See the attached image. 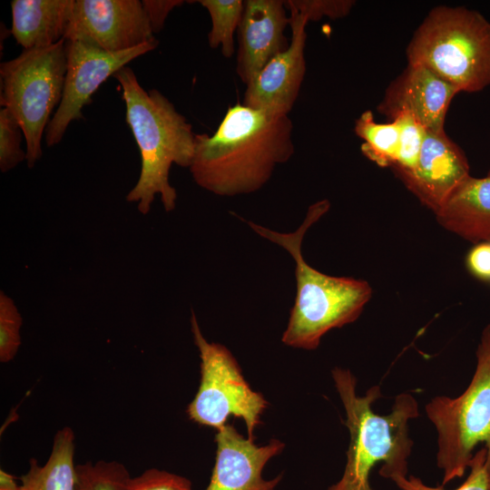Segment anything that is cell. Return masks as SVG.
<instances>
[{
	"label": "cell",
	"mask_w": 490,
	"mask_h": 490,
	"mask_svg": "<svg viewBox=\"0 0 490 490\" xmlns=\"http://www.w3.org/2000/svg\"><path fill=\"white\" fill-rule=\"evenodd\" d=\"M354 131L363 140L362 153L381 167L394 165L400 145L401 128L397 119L380 123L371 111L364 112L355 122Z\"/></svg>",
	"instance_id": "obj_19"
},
{
	"label": "cell",
	"mask_w": 490,
	"mask_h": 490,
	"mask_svg": "<svg viewBox=\"0 0 490 490\" xmlns=\"http://www.w3.org/2000/svg\"><path fill=\"white\" fill-rule=\"evenodd\" d=\"M158 41L122 51L108 52L86 40H66L67 68L61 103L45 130L47 146L63 139L73 121L83 118V108L109 77L132 60L155 49Z\"/></svg>",
	"instance_id": "obj_9"
},
{
	"label": "cell",
	"mask_w": 490,
	"mask_h": 490,
	"mask_svg": "<svg viewBox=\"0 0 490 490\" xmlns=\"http://www.w3.org/2000/svg\"><path fill=\"white\" fill-rule=\"evenodd\" d=\"M22 316L11 297L0 291V361L8 363L16 356L20 345Z\"/></svg>",
	"instance_id": "obj_23"
},
{
	"label": "cell",
	"mask_w": 490,
	"mask_h": 490,
	"mask_svg": "<svg viewBox=\"0 0 490 490\" xmlns=\"http://www.w3.org/2000/svg\"><path fill=\"white\" fill-rule=\"evenodd\" d=\"M308 22L290 13L289 46L274 56L246 86L243 105L271 114L289 115L298 98L305 72Z\"/></svg>",
	"instance_id": "obj_11"
},
{
	"label": "cell",
	"mask_w": 490,
	"mask_h": 490,
	"mask_svg": "<svg viewBox=\"0 0 490 490\" xmlns=\"http://www.w3.org/2000/svg\"><path fill=\"white\" fill-rule=\"evenodd\" d=\"M66 68L65 39L44 48L24 49L17 57L1 63L0 103L23 129L29 168L42 157V137L61 103Z\"/></svg>",
	"instance_id": "obj_7"
},
{
	"label": "cell",
	"mask_w": 490,
	"mask_h": 490,
	"mask_svg": "<svg viewBox=\"0 0 490 490\" xmlns=\"http://www.w3.org/2000/svg\"><path fill=\"white\" fill-rule=\"evenodd\" d=\"M336 389L346 411L350 441L341 478L328 490H373L369 476L381 464L379 475L395 481L407 476L413 441L408 423L418 416V404L409 393L396 397L391 411L378 415L372 409L381 397L380 387H371L365 396L357 395V378L348 369L331 371Z\"/></svg>",
	"instance_id": "obj_4"
},
{
	"label": "cell",
	"mask_w": 490,
	"mask_h": 490,
	"mask_svg": "<svg viewBox=\"0 0 490 490\" xmlns=\"http://www.w3.org/2000/svg\"><path fill=\"white\" fill-rule=\"evenodd\" d=\"M281 0H246L238 28L236 73L247 86L264 66L289 46L284 30L289 24Z\"/></svg>",
	"instance_id": "obj_14"
},
{
	"label": "cell",
	"mask_w": 490,
	"mask_h": 490,
	"mask_svg": "<svg viewBox=\"0 0 490 490\" xmlns=\"http://www.w3.org/2000/svg\"><path fill=\"white\" fill-rule=\"evenodd\" d=\"M289 115L236 103L212 135H195L190 172L202 189L219 196L253 193L295 152Z\"/></svg>",
	"instance_id": "obj_1"
},
{
	"label": "cell",
	"mask_w": 490,
	"mask_h": 490,
	"mask_svg": "<svg viewBox=\"0 0 490 490\" xmlns=\"http://www.w3.org/2000/svg\"><path fill=\"white\" fill-rule=\"evenodd\" d=\"M468 468L470 471L467 477L454 490H490V474L486 466V450L484 446L475 452ZM394 483L400 490H445L442 485L437 487L427 485L414 475L399 477Z\"/></svg>",
	"instance_id": "obj_24"
},
{
	"label": "cell",
	"mask_w": 490,
	"mask_h": 490,
	"mask_svg": "<svg viewBox=\"0 0 490 490\" xmlns=\"http://www.w3.org/2000/svg\"><path fill=\"white\" fill-rule=\"evenodd\" d=\"M210 14L211 29L208 34L211 48L220 46L223 56L230 58L234 54V33L239 28L243 8L242 0H199Z\"/></svg>",
	"instance_id": "obj_20"
},
{
	"label": "cell",
	"mask_w": 490,
	"mask_h": 490,
	"mask_svg": "<svg viewBox=\"0 0 490 490\" xmlns=\"http://www.w3.org/2000/svg\"><path fill=\"white\" fill-rule=\"evenodd\" d=\"M489 489H490V478H489Z\"/></svg>",
	"instance_id": "obj_31"
},
{
	"label": "cell",
	"mask_w": 490,
	"mask_h": 490,
	"mask_svg": "<svg viewBox=\"0 0 490 490\" xmlns=\"http://www.w3.org/2000/svg\"><path fill=\"white\" fill-rule=\"evenodd\" d=\"M394 119L400 123L401 134L397 157L392 169L402 181L417 163L426 130L408 114H400Z\"/></svg>",
	"instance_id": "obj_22"
},
{
	"label": "cell",
	"mask_w": 490,
	"mask_h": 490,
	"mask_svg": "<svg viewBox=\"0 0 490 490\" xmlns=\"http://www.w3.org/2000/svg\"><path fill=\"white\" fill-rule=\"evenodd\" d=\"M23 129L6 108L0 110V170L7 172L23 161H26V152L21 148Z\"/></svg>",
	"instance_id": "obj_25"
},
{
	"label": "cell",
	"mask_w": 490,
	"mask_h": 490,
	"mask_svg": "<svg viewBox=\"0 0 490 490\" xmlns=\"http://www.w3.org/2000/svg\"><path fill=\"white\" fill-rule=\"evenodd\" d=\"M184 3L185 1L182 0H142V5L152 33L158 34L163 28L165 20L172 10Z\"/></svg>",
	"instance_id": "obj_29"
},
{
	"label": "cell",
	"mask_w": 490,
	"mask_h": 490,
	"mask_svg": "<svg viewBox=\"0 0 490 490\" xmlns=\"http://www.w3.org/2000/svg\"><path fill=\"white\" fill-rule=\"evenodd\" d=\"M475 357L474 375L462 394L436 396L425 406L437 433L442 486L464 475L479 444L486 450L490 474V324L482 331Z\"/></svg>",
	"instance_id": "obj_6"
},
{
	"label": "cell",
	"mask_w": 490,
	"mask_h": 490,
	"mask_svg": "<svg viewBox=\"0 0 490 490\" xmlns=\"http://www.w3.org/2000/svg\"><path fill=\"white\" fill-rule=\"evenodd\" d=\"M126 108V123L141 155V172L136 184L126 195L145 215L159 194L166 211L175 209L177 192L169 181L172 164L190 168L195 152V135L187 119L156 89L139 83L128 66L113 74Z\"/></svg>",
	"instance_id": "obj_2"
},
{
	"label": "cell",
	"mask_w": 490,
	"mask_h": 490,
	"mask_svg": "<svg viewBox=\"0 0 490 490\" xmlns=\"http://www.w3.org/2000/svg\"><path fill=\"white\" fill-rule=\"evenodd\" d=\"M407 57L459 93L480 92L490 85V23L475 10L437 6L414 33Z\"/></svg>",
	"instance_id": "obj_5"
},
{
	"label": "cell",
	"mask_w": 490,
	"mask_h": 490,
	"mask_svg": "<svg viewBox=\"0 0 490 490\" xmlns=\"http://www.w3.org/2000/svg\"><path fill=\"white\" fill-rule=\"evenodd\" d=\"M466 266L476 279L490 281V241L475 244L466 254Z\"/></svg>",
	"instance_id": "obj_28"
},
{
	"label": "cell",
	"mask_w": 490,
	"mask_h": 490,
	"mask_svg": "<svg viewBox=\"0 0 490 490\" xmlns=\"http://www.w3.org/2000/svg\"><path fill=\"white\" fill-rule=\"evenodd\" d=\"M74 0H13L11 34L24 49L44 48L65 39Z\"/></svg>",
	"instance_id": "obj_17"
},
{
	"label": "cell",
	"mask_w": 490,
	"mask_h": 490,
	"mask_svg": "<svg viewBox=\"0 0 490 490\" xmlns=\"http://www.w3.org/2000/svg\"><path fill=\"white\" fill-rule=\"evenodd\" d=\"M458 93L428 68L408 64L389 84L377 110L390 120L408 114L426 131L442 132L449 105Z\"/></svg>",
	"instance_id": "obj_12"
},
{
	"label": "cell",
	"mask_w": 490,
	"mask_h": 490,
	"mask_svg": "<svg viewBox=\"0 0 490 490\" xmlns=\"http://www.w3.org/2000/svg\"><path fill=\"white\" fill-rule=\"evenodd\" d=\"M285 6L307 22L318 21L326 16L338 19L347 16L355 5L352 0H288Z\"/></svg>",
	"instance_id": "obj_26"
},
{
	"label": "cell",
	"mask_w": 490,
	"mask_h": 490,
	"mask_svg": "<svg viewBox=\"0 0 490 490\" xmlns=\"http://www.w3.org/2000/svg\"><path fill=\"white\" fill-rule=\"evenodd\" d=\"M191 328L201 359V380L187 407L190 419L219 430L229 416L239 417L246 425L247 437L253 440L254 431L268 407L267 400L250 387L231 352L205 338L193 310Z\"/></svg>",
	"instance_id": "obj_8"
},
{
	"label": "cell",
	"mask_w": 490,
	"mask_h": 490,
	"mask_svg": "<svg viewBox=\"0 0 490 490\" xmlns=\"http://www.w3.org/2000/svg\"><path fill=\"white\" fill-rule=\"evenodd\" d=\"M435 215L446 230L474 244L490 241V171L462 181Z\"/></svg>",
	"instance_id": "obj_16"
},
{
	"label": "cell",
	"mask_w": 490,
	"mask_h": 490,
	"mask_svg": "<svg viewBox=\"0 0 490 490\" xmlns=\"http://www.w3.org/2000/svg\"><path fill=\"white\" fill-rule=\"evenodd\" d=\"M130 478L127 468L116 461L78 464L75 490H125Z\"/></svg>",
	"instance_id": "obj_21"
},
{
	"label": "cell",
	"mask_w": 490,
	"mask_h": 490,
	"mask_svg": "<svg viewBox=\"0 0 490 490\" xmlns=\"http://www.w3.org/2000/svg\"><path fill=\"white\" fill-rule=\"evenodd\" d=\"M330 208L328 200L310 205L300 226L293 232H279L246 221L260 237L282 247L295 262L296 296L281 341L289 347L312 350L333 328L358 319L370 300L372 289L363 279L329 276L310 266L301 245L307 230Z\"/></svg>",
	"instance_id": "obj_3"
},
{
	"label": "cell",
	"mask_w": 490,
	"mask_h": 490,
	"mask_svg": "<svg viewBox=\"0 0 490 490\" xmlns=\"http://www.w3.org/2000/svg\"><path fill=\"white\" fill-rule=\"evenodd\" d=\"M469 173L466 154L445 132L426 131L417 163L402 181L434 213Z\"/></svg>",
	"instance_id": "obj_15"
},
{
	"label": "cell",
	"mask_w": 490,
	"mask_h": 490,
	"mask_svg": "<svg viewBox=\"0 0 490 490\" xmlns=\"http://www.w3.org/2000/svg\"><path fill=\"white\" fill-rule=\"evenodd\" d=\"M142 1L74 0L65 40H86L108 52L156 41Z\"/></svg>",
	"instance_id": "obj_10"
},
{
	"label": "cell",
	"mask_w": 490,
	"mask_h": 490,
	"mask_svg": "<svg viewBox=\"0 0 490 490\" xmlns=\"http://www.w3.org/2000/svg\"><path fill=\"white\" fill-rule=\"evenodd\" d=\"M74 433L71 427L59 429L54 437L50 456L44 466L30 459L28 472L19 477L18 490H75Z\"/></svg>",
	"instance_id": "obj_18"
},
{
	"label": "cell",
	"mask_w": 490,
	"mask_h": 490,
	"mask_svg": "<svg viewBox=\"0 0 490 490\" xmlns=\"http://www.w3.org/2000/svg\"><path fill=\"white\" fill-rule=\"evenodd\" d=\"M215 442V465L205 490H274L281 481V475L272 479L262 476L267 463L283 450L281 441L257 446L232 425H225L217 430Z\"/></svg>",
	"instance_id": "obj_13"
},
{
	"label": "cell",
	"mask_w": 490,
	"mask_h": 490,
	"mask_svg": "<svg viewBox=\"0 0 490 490\" xmlns=\"http://www.w3.org/2000/svg\"><path fill=\"white\" fill-rule=\"evenodd\" d=\"M125 490H192L191 481L181 475L152 468L131 477Z\"/></svg>",
	"instance_id": "obj_27"
},
{
	"label": "cell",
	"mask_w": 490,
	"mask_h": 490,
	"mask_svg": "<svg viewBox=\"0 0 490 490\" xmlns=\"http://www.w3.org/2000/svg\"><path fill=\"white\" fill-rule=\"evenodd\" d=\"M19 485L17 478L3 469L0 470V490H18Z\"/></svg>",
	"instance_id": "obj_30"
}]
</instances>
